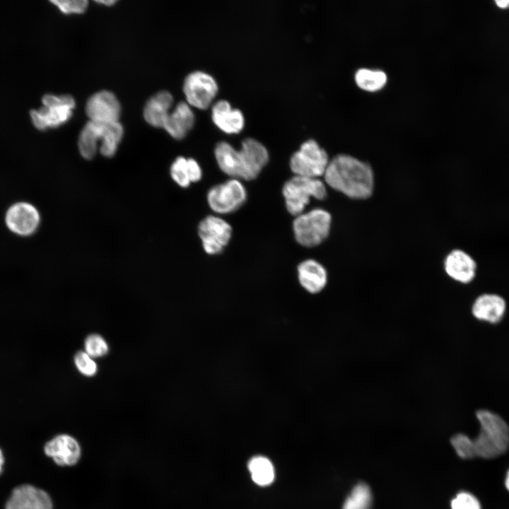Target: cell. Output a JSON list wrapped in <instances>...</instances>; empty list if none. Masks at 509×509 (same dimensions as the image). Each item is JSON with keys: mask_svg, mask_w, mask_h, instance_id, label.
<instances>
[{"mask_svg": "<svg viewBox=\"0 0 509 509\" xmlns=\"http://www.w3.org/2000/svg\"><path fill=\"white\" fill-rule=\"evenodd\" d=\"M288 211L293 215L301 214L311 197L322 200L327 197L324 184L317 178L296 175L288 180L283 187Z\"/></svg>", "mask_w": 509, "mask_h": 509, "instance_id": "obj_3", "label": "cell"}, {"mask_svg": "<svg viewBox=\"0 0 509 509\" xmlns=\"http://www.w3.org/2000/svg\"><path fill=\"white\" fill-rule=\"evenodd\" d=\"M74 363L78 370L86 376H93L97 372L96 363L86 352H78L74 357Z\"/></svg>", "mask_w": 509, "mask_h": 509, "instance_id": "obj_31", "label": "cell"}, {"mask_svg": "<svg viewBox=\"0 0 509 509\" xmlns=\"http://www.w3.org/2000/svg\"><path fill=\"white\" fill-rule=\"evenodd\" d=\"M189 176L191 182H198L202 176L199 163L193 158H187Z\"/></svg>", "mask_w": 509, "mask_h": 509, "instance_id": "obj_34", "label": "cell"}, {"mask_svg": "<svg viewBox=\"0 0 509 509\" xmlns=\"http://www.w3.org/2000/svg\"><path fill=\"white\" fill-rule=\"evenodd\" d=\"M5 509H53V504L45 491L23 484L13 490Z\"/></svg>", "mask_w": 509, "mask_h": 509, "instance_id": "obj_11", "label": "cell"}, {"mask_svg": "<svg viewBox=\"0 0 509 509\" xmlns=\"http://www.w3.org/2000/svg\"><path fill=\"white\" fill-rule=\"evenodd\" d=\"M215 156L221 170L233 177L241 178L239 151L226 141L218 142L215 148Z\"/></svg>", "mask_w": 509, "mask_h": 509, "instance_id": "obj_22", "label": "cell"}, {"mask_svg": "<svg viewBox=\"0 0 509 509\" xmlns=\"http://www.w3.org/2000/svg\"><path fill=\"white\" fill-rule=\"evenodd\" d=\"M444 268L452 279L466 283L474 279L476 265L469 255L460 250H454L447 255Z\"/></svg>", "mask_w": 509, "mask_h": 509, "instance_id": "obj_15", "label": "cell"}, {"mask_svg": "<svg viewBox=\"0 0 509 509\" xmlns=\"http://www.w3.org/2000/svg\"><path fill=\"white\" fill-rule=\"evenodd\" d=\"M73 109L74 107L67 105L44 106L39 111L31 110L30 116L35 126L39 129H44L66 122L72 115Z\"/></svg>", "mask_w": 509, "mask_h": 509, "instance_id": "obj_20", "label": "cell"}, {"mask_svg": "<svg viewBox=\"0 0 509 509\" xmlns=\"http://www.w3.org/2000/svg\"><path fill=\"white\" fill-rule=\"evenodd\" d=\"M103 122L89 120L82 129L78 141L81 156L88 160L94 158L97 153L98 142L101 141Z\"/></svg>", "mask_w": 509, "mask_h": 509, "instance_id": "obj_21", "label": "cell"}, {"mask_svg": "<svg viewBox=\"0 0 509 509\" xmlns=\"http://www.w3.org/2000/svg\"><path fill=\"white\" fill-rule=\"evenodd\" d=\"M84 347L85 352L91 357H101L108 351V345L106 341L96 334H90L86 339Z\"/></svg>", "mask_w": 509, "mask_h": 509, "instance_id": "obj_29", "label": "cell"}, {"mask_svg": "<svg viewBox=\"0 0 509 509\" xmlns=\"http://www.w3.org/2000/svg\"><path fill=\"white\" fill-rule=\"evenodd\" d=\"M325 182L332 189L354 199L370 197L374 187L370 165L347 154H339L328 164L324 174Z\"/></svg>", "mask_w": 509, "mask_h": 509, "instance_id": "obj_1", "label": "cell"}, {"mask_svg": "<svg viewBox=\"0 0 509 509\" xmlns=\"http://www.w3.org/2000/svg\"><path fill=\"white\" fill-rule=\"evenodd\" d=\"M42 103L46 107L55 105H67L75 107V100L69 95L56 96L53 95H45L42 98Z\"/></svg>", "mask_w": 509, "mask_h": 509, "instance_id": "obj_33", "label": "cell"}, {"mask_svg": "<svg viewBox=\"0 0 509 509\" xmlns=\"http://www.w3.org/2000/svg\"><path fill=\"white\" fill-rule=\"evenodd\" d=\"M194 119V115L190 105L182 101L170 111L163 128L174 139H182L192 128Z\"/></svg>", "mask_w": 509, "mask_h": 509, "instance_id": "obj_17", "label": "cell"}, {"mask_svg": "<svg viewBox=\"0 0 509 509\" xmlns=\"http://www.w3.org/2000/svg\"><path fill=\"white\" fill-rule=\"evenodd\" d=\"M64 13H81L86 11L88 1L86 0L52 1Z\"/></svg>", "mask_w": 509, "mask_h": 509, "instance_id": "obj_32", "label": "cell"}, {"mask_svg": "<svg viewBox=\"0 0 509 509\" xmlns=\"http://www.w3.org/2000/svg\"><path fill=\"white\" fill-rule=\"evenodd\" d=\"M329 162L326 151L316 141L309 139L293 154L290 167L296 175L317 178L324 175Z\"/></svg>", "mask_w": 509, "mask_h": 509, "instance_id": "obj_5", "label": "cell"}, {"mask_svg": "<svg viewBox=\"0 0 509 509\" xmlns=\"http://www.w3.org/2000/svg\"><path fill=\"white\" fill-rule=\"evenodd\" d=\"M86 112L90 121L116 122H119L121 107L112 92L100 90L92 95L87 100Z\"/></svg>", "mask_w": 509, "mask_h": 509, "instance_id": "obj_10", "label": "cell"}, {"mask_svg": "<svg viewBox=\"0 0 509 509\" xmlns=\"http://www.w3.org/2000/svg\"><path fill=\"white\" fill-rule=\"evenodd\" d=\"M98 3H100V4H106V5L110 6V5L114 4L116 2V1H114V0H113V1H112V0H108V1H98Z\"/></svg>", "mask_w": 509, "mask_h": 509, "instance_id": "obj_38", "label": "cell"}, {"mask_svg": "<svg viewBox=\"0 0 509 509\" xmlns=\"http://www.w3.org/2000/svg\"><path fill=\"white\" fill-rule=\"evenodd\" d=\"M355 81L361 88L368 91H375L381 89L385 85L387 75L382 70L362 68L356 72Z\"/></svg>", "mask_w": 509, "mask_h": 509, "instance_id": "obj_25", "label": "cell"}, {"mask_svg": "<svg viewBox=\"0 0 509 509\" xmlns=\"http://www.w3.org/2000/svg\"><path fill=\"white\" fill-rule=\"evenodd\" d=\"M252 479L259 486L269 485L274 479V471L271 461L267 457L257 456L248 463Z\"/></svg>", "mask_w": 509, "mask_h": 509, "instance_id": "obj_24", "label": "cell"}, {"mask_svg": "<svg viewBox=\"0 0 509 509\" xmlns=\"http://www.w3.org/2000/svg\"><path fill=\"white\" fill-rule=\"evenodd\" d=\"M452 509H481L479 501L469 492L462 491L451 501Z\"/></svg>", "mask_w": 509, "mask_h": 509, "instance_id": "obj_30", "label": "cell"}, {"mask_svg": "<svg viewBox=\"0 0 509 509\" xmlns=\"http://www.w3.org/2000/svg\"><path fill=\"white\" fill-rule=\"evenodd\" d=\"M505 486L507 490L509 491V469L507 472L505 479Z\"/></svg>", "mask_w": 509, "mask_h": 509, "instance_id": "obj_37", "label": "cell"}, {"mask_svg": "<svg viewBox=\"0 0 509 509\" xmlns=\"http://www.w3.org/2000/svg\"><path fill=\"white\" fill-rule=\"evenodd\" d=\"M496 3L501 8H506L509 6V0L496 1Z\"/></svg>", "mask_w": 509, "mask_h": 509, "instance_id": "obj_35", "label": "cell"}, {"mask_svg": "<svg viewBox=\"0 0 509 509\" xmlns=\"http://www.w3.org/2000/svg\"><path fill=\"white\" fill-rule=\"evenodd\" d=\"M450 442L460 457L462 459L476 457L473 440L467 435L458 433L451 438Z\"/></svg>", "mask_w": 509, "mask_h": 509, "instance_id": "obj_27", "label": "cell"}, {"mask_svg": "<svg viewBox=\"0 0 509 509\" xmlns=\"http://www.w3.org/2000/svg\"><path fill=\"white\" fill-rule=\"evenodd\" d=\"M331 223L330 213L322 209H314L301 213L293 221L295 238L303 246H317L329 235Z\"/></svg>", "mask_w": 509, "mask_h": 509, "instance_id": "obj_4", "label": "cell"}, {"mask_svg": "<svg viewBox=\"0 0 509 509\" xmlns=\"http://www.w3.org/2000/svg\"><path fill=\"white\" fill-rule=\"evenodd\" d=\"M480 424L477 437L473 440L476 456L493 459L503 455L509 447V426L499 415L488 410L476 411Z\"/></svg>", "mask_w": 509, "mask_h": 509, "instance_id": "obj_2", "label": "cell"}, {"mask_svg": "<svg viewBox=\"0 0 509 509\" xmlns=\"http://www.w3.org/2000/svg\"><path fill=\"white\" fill-rule=\"evenodd\" d=\"M4 463V457L1 450L0 449V474L3 469L2 466H3Z\"/></svg>", "mask_w": 509, "mask_h": 509, "instance_id": "obj_36", "label": "cell"}, {"mask_svg": "<svg viewBox=\"0 0 509 509\" xmlns=\"http://www.w3.org/2000/svg\"><path fill=\"white\" fill-rule=\"evenodd\" d=\"M247 193L237 179L211 187L207 194L211 209L218 213H228L238 209L245 201Z\"/></svg>", "mask_w": 509, "mask_h": 509, "instance_id": "obj_7", "label": "cell"}, {"mask_svg": "<svg viewBox=\"0 0 509 509\" xmlns=\"http://www.w3.org/2000/svg\"><path fill=\"white\" fill-rule=\"evenodd\" d=\"M505 310L503 298L495 294H484L478 297L472 305V314L481 320L491 323L499 322Z\"/></svg>", "mask_w": 509, "mask_h": 509, "instance_id": "obj_19", "label": "cell"}, {"mask_svg": "<svg viewBox=\"0 0 509 509\" xmlns=\"http://www.w3.org/2000/svg\"><path fill=\"white\" fill-rule=\"evenodd\" d=\"M170 175L179 186L187 187L191 183L189 176L187 158L182 156L177 158L171 165Z\"/></svg>", "mask_w": 509, "mask_h": 509, "instance_id": "obj_28", "label": "cell"}, {"mask_svg": "<svg viewBox=\"0 0 509 509\" xmlns=\"http://www.w3.org/2000/svg\"><path fill=\"white\" fill-rule=\"evenodd\" d=\"M173 103L172 95L165 90L153 95L146 103L144 110L145 120L155 127H163L170 112Z\"/></svg>", "mask_w": 509, "mask_h": 509, "instance_id": "obj_18", "label": "cell"}, {"mask_svg": "<svg viewBox=\"0 0 509 509\" xmlns=\"http://www.w3.org/2000/svg\"><path fill=\"white\" fill-rule=\"evenodd\" d=\"M40 220L37 210L28 203L13 205L7 211L6 217L9 229L21 235H28L35 231Z\"/></svg>", "mask_w": 509, "mask_h": 509, "instance_id": "obj_13", "label": "cell"}, {"mask_svg": "<svg viewBox=\"0 0 509 509\" xmlns=\"http://www.w3.org/2000/svg\"><path fill=\"white\" fill-rule=\"evenodd\" d=\"M371 505V491L368 485L361 483L353 488L342 509H370Z\"/></svg>", "mask_w": 509, "mask_h": 509, "instance_id": "obj_26", "label": "cell"}, {"mask_svg": "<svg viewBox=\"0 0 509 509\" xmlns=\"http://www.w3.org/2000/svg\"><path fill=\"white\" fill-rule=\"evenodd\" d=\"M211 118L216 126L227 134L239 133L245 124L242 112L239 109L232 107L226 100H218L213 104Z\"/></svg>", "mask_w": 509, "mask_h": 509, "instance_id": "obj_14", "label": "cell"}, {"mask_svg": "<svg viewBox=\"0 0 509 509\" xmlns=\"http://www.w3.org/2000/svg\"><path fill=\"white\" fill-rule=\"evenodd\" d=\"M45 453L60 466L76 464L81 457V447L72 436L61 434L48 441L44 447Z\"/></svg>", "mask_w": 509, "mask_h": 509, "instance_id": "obj_12", "label": "cell"}, {"mask_svg": "<svg viewBox=\"0 0 509 509\" xmlns=\"http://www.w3.org/2000/svg\"><path fill=\"white\" fill-rule=\"evenodd\" d=\"M198 232L205 252L216 255L220 253L228 243L232 228L223 219L209 216L200 222Z\"/></svg>", "mask_w": 509, "mask_h": 509, "instance_id": "obj_8", "label": "cell"}, {"mask_svg": "<svg viewBox=\"0 0 509 509\" xmlns=\"http://www.w3.org/2000/svg\"><path fill=\"white\" fill-rule=\"evenodd\" d=\"M298 278L300 284L306 291L317 294L327 285V272L318 262L307 259L298 265Z\"/></svg>", "mask_w": 509, "mask_h": 509, "instance_id": "obj_16", "label": "cell"}, {"mask_svg": "<svg viewBox=\"0 0 509 509\" xmlns=\"http://www.w3.org/2000/svg\"><path fill=\"white\" fill-rule=\"evenodd\" d=\"M218 90L214 78L201 71H195L188 74L183 84V92L187 103L202 110L211 105Z\"/></svg>", "mask_w": 509, "mask_h": 509, "instance_id": "obj_6", "label": "cell"}, {"mask_svg": "<svg viewBox=\"0 0 509 509\" xmlns=\"http://www.w3.org/2000/svg\"><path fill=\"white\" fill-rule=\"evenodd\" d=\"M124 134L122 126L119 122L103 124V130L100 153L105 157H112L117 152Z\"/></svg>", "mask_w": 509, "mask_h": 509, "instance_id": "obj_23", "label": "cell"}, {"mask_svg": "<svg viewBox=\"0 0 509 509\" xmlns=\"http://www.w3.org/2000/svg\"><path fill=\"white\" fill-rule=\"evenodd\" d=\"M238 151L241 179L251 180L256 178L269 160L266 147L255 139L247 138L242 141Z\"/></svg>", "mask_w": 509, "mask_h": 509, "instance_id": "obj_9", "label": "cell"}]
</instances>
